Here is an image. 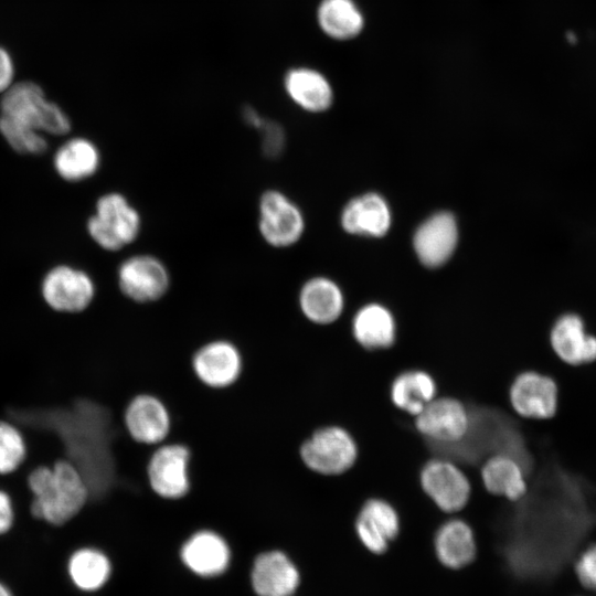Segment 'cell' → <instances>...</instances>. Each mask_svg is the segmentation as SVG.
I'll list each match as a JSON object with an SVG mask.
<instances>
[{
  "instance_id": "19",
  "label": "cell",
  "mask_w": 596,
  "mask_h": 596,
  "mask_svg": "<svg viewBox=\"0 0 596 596\" xmlns=\"http://www.w3.org/2000/svg\"><path fill=\"white\" fill-rule=\"evenodd\" d=\"M457 241L458 228L455 217L448 212H439L417 228L414 235V249L422 264L438 267L450 258Z\"/></svg>"
},
{
  "instance_id": "26",
  "label": "cell",
  "mask_w": 596,
  "mask_h": 596,
  "mask_svg": "<svg viewBox=\"0 0 596 596\" xmlns=\"http://www.w3.org/2000/svg\"><path fill=\"white\" fill-rule=\"evenodd\" d=\"M100 162L97 145L83 137L66 140L57 148L53 158L55 171L68 182H79L95 175Z\"/></svg>"
},
{
  "instance_id": "27",
  "label": "cell",
  "mask_w": 596,
  "mask_h": 596,
  "mask_svg": "<svg viewBox=\"0 0 596 596\" xmlns=\"http://www.w3.org/2000/svg\"><path fill=\"white\" fill-rule=\"evenodd\" d=\"M436 396L437 385L434 377L421 369H408L398 373L390 387L393 405L413 417Z\"/></svg>"
},
{
  "instance_id": "15",
  "label": "cell",
  "mask_w": 596,
  "mask_h": 596,
  "mask_svg": "<svg viewBox=\"0 0 596 596\" xmlns=\"http://www.w3.org/2000/svg\"><path fill=\"white\" fill-rule=\"evenodd\" d=\"M124 425L136 443L155 447L164 443L171 430V415L166 403L155 394H136L126 405Z\"/></svg>"
},
{
  "instance_id": "34",
  "label": "cell",
  "mask_w": 596,
  "mask_h": 596,
  "mask_svg": "<svg viewBox=\"0 0 596 596\" xmlns=\"http://www.w3.org/2000/svg\"><path fill=\"white\" fill-rule=\"evenodd\" d=\"M14 66L10 54L0 46V94L13 84Z\"/></svg>"
},
{
  "instance_id": "24",
  "label": "cell",
  "mask_w": 596,
  "mask_h": 596,
  "mask_svg": "<svg viewBox=\"0 0 596 596\" xmlns=\"http://www.w3.org/2000/svg\"><path fill=\"white\" fill-rule=\"evenodd\" d=\"M341 225L351 234L380 237L385 235L391 226V211L380 194L366 193L344 206Z\"/></svg>"
},
{
  "instance_id": "22",
  "label": "cell",
  "mask_w": 596,
  "mask_h": 596,
  "mask_svg": "<svg viewBox=\"0 0 596 596\" xmlns=\"http://www.w3.org/2000/svg\"><path fill=\"white\" fill-rule=\"evenodd\" d=\"M351 332L362 348L381 350L394 344L397 323L389 308L370 302L362 306L352 317Z\"/></svg>"
},
{
  "instance_id": "10",
  "label": "cell",
  "mask_w": 596,
  "mask_h": 596,
  "mask_svg": "<svg viewBox=\"0 0 596 596\" xmlns=\"http://www.w3.org/2000/svg\"><path fill=\"white\" fill-rule=\"evenodd\" d=\"M40 292L51 310L70 315L86 311L97 298L91 275L70 265L52 267L41 283Z\"/></svg>"
},
{
  "instance_id": "1",
  "label": "cell",
  "mask_w": 596,
  "mask_h": 596,
  "mask_svg": "<svg viewBox=\"0 0 596 596\" xmlns=\"http://www.w3.org/2000/svg\"><path fill=\"white\" fill-rule=\"evenodd\" d=\"M26 481L33 496L31 515L53 526H62L73 520L89 499L85 479L66 459L55 461L52 467L32 469Z\"/></svg>"
},
{
  "instance_id": "16",
  "label": "cell",
  "mask_w": 596,
  "mask_h": 596,
  "mask_svg": "<svg viewBox=\"0 0 596 596\" xmlns=\"http://www.w3.org/2000/svg\"><path fill=\"white\" fill-rule=\"evenodd\" d=\"M512 411L524 418L545 419L555 414L557 387L553 379L533 370L518 373L509 387Z\"/></svg>"
},
{
  "instance_id": "14",
  "label": "cell",
  "mask_w": 596,
  "mask_h": 596,
  "mask_svg": "<svg viewBox=\"0 0 596 596\" xmlns=\"http://www.w3.org/2000/svg\"><path fill=\"white\" fill-rule=\"evenodd\" d=\"M353 531L359 543L370 553L382 555L401 534V518L396 508L385 499L372 497L359 509Z\"/></svg>"
},
{
  "instance_id": "8",
  "label": "cell",
  "mask_w": 596,
  "mask_h": 596,
  "mask_svg": "<svg viewBox=\"0 0 596 596\" xmlns=\"http://www.w3.org/2000/svg\"><path fill=\"white\" fill-rule=\"evenodd\" d=\"M249 565L248 583L255 596H296L301 586L300 568L284 546L259 549Z\"/></svg>"
},
{
  "instance_id": "20",
  "label": "cell",
  "mask_w": 596,
  "mask_h": 596,
  "mask_svg": "<svg viewBox=\"0 0 596 596\" xmlns=\"http://www.w3.org/2000/svg\"><path fill=\"white\" fill-rule=\"evenodd\" d=\"M66 572L76 589L91 594L106 587L113 576L114 564L105 547L85 543L68 555Z\"/></svg>"
},
{
  "instance_id": "21",
  "label": "cell",
  "mask_w": 596,
  "mask_h": 596,
  "mask_svg": "<svg viewBox=\"0 0 596 596\" xmlns=\"http://www.w3.org/2000/svg\"><path fill=\"white\" fill-rule=\"evenodd\" d=\"M284 88L291 102L308 113L326 111L333 102V89L329 79L311 67L289 70L284 78Z\"/></svg>"
},
{
  "instance_id": "28",
  "label": "cell",
  "mask_w": 596,
  "mask_h": 596,
  "mask_svg": "<svg viewBox=\"0 0 596 596\" xmlns=\"http://www.w3.org/2000/svg\"><path fill=\"white\" fill-rule=\"evenodd\" d=\"M321 31L337 41L356 38L364 29V15L354 0H321L317 8Z\"/></svg>"
},
{
  "instance_id": "11",
  "label": "cell",
  "mask_w": 596,
  "mask_h": 596,
  "mask_svg": "<svg viewBox=\"0 0 596 596\" xmlns=\"http://www.w3.org/2000/svg\"><path fill=\"white\" fill-rule=\"evenodd\" d=\"M419 482L426 496L447 515L459 514L471 492L470 480L465 470L443 456H434L424 464Z\"/></svg>"
},
{
  "instance_id": "32",
  "label": "cell",
  "mask_w": 596,
  "mask_h": 596,
  "mask_svg": "<svg viewBox=\"0 0 596 596\" xmlns=\"http://www.w3.org/2000/svg\"><path fill=\"white\" fill-rule=\"evenodd\" d=\"M576 574L581 583L596 590V545L586 549L576 562Z\"/></svg>"
},
{
  "instance_id": "4",
  "label": "cell",
  "mask_w": 596,
  "mask_h": 596,
  "mask_svg": "<svg viewBox=\"0 0 596 596\" xmlns=\"http://www.w3.org/2000/svg\"><path fill=\"white\" fill-rule=\"evenodd\" d=\"M116 277L123 299L136 306H151L166 300L172 287L168 265L151 253H136L124 258Z\"/></svg>"
},
{
  "instance_id": "35",
  "label": "cell",
  "mask_w": 596,
  "mask_h": 596,
  "mask_svg": "<svg viewBox=\"0 0 596 596\" xmlns=\"http://www.w3.org/2000/svg\"><path fill=\"white\" fill-rule=\"evenodd\" d=\"M0 596H13L11 589L3 582H0Z\"/></svg>"
},
{
  "instance_id": "5",
  "label": "cell",
  "mask_w": 596,
  "mask_h": 596,
  "mask_svg": "<svg viewBox=\"0 0 596 596\" xmlns=\"http://www.w3.org/2000/svg\"><path fill=\"white\" fill-rule=\"evenodd\" d=\"M175 550L182 567L203 581L224 576L233 565L236 551L224 533L211 526L192 530Z\"/></svg>"
},
{
  "instance_id": "3",
  "label": "cell",
  "mask_w": 596,
  "mask_h": 596,
  "mask_svg": "<svg viewBox=\"0 0 596 596\" xmlns=\"http://www.w3.org/2000/svg\"><path fill=\"white\" fill-rule=\"evenodd\" d=\"M140 211L120 192L100 195L94 214L87 221V232L94 243L106 252H119L134 244L142 232Z\"/></svg>"
},
{
  "instance_id": "30",
  "label": "cell",
  "mask_w": 596,
  "mask_h": 596,
  "mask_svg": "<svg viewBox=\"0 0 596 596\" xmlns=\"http://www.w3.org/2000/svg\"><path fill=\"white\" fill-rule=\"evenodd\" d=\"M0 134L19 153L41 155L47 149L45 135L14 125L0 117Z\"/></svg>"
},
{
  "instance_id": "6",
  "label": "cell",
  "mask_w": 596,
  "mask_h": 596,
  "mask_svg": "<svg viewBox=\"0 0 596 596\" xmlns=\"http://www.w3.org/2000/svg\"><path fill=\"white\" fill-rule=\"evenodd\" d=\"M256 226L266 245L283 249L301 240L306 220L299 205L283 190L267 188L257 200Z\"/></svg>"
},
{
  "instance_id": "25",
  "label": "cell",
  "mask_w": 596,
  "mask_h": 596,
  "mask_svg": "<svg viewBox=\"0 0 596 596\" xmlns=\"http://www.w3.org/2000/svg\"><path fill=\"white\" fill-rule=\"evenodd\" d=\"M551 345L570 364H583L596 359V338L585 331L583 320L567 313L560 317L551 330Z\"/></svg>"
},
{
  "instance_id": "2",
  "label": "cell",
  "mask_w": 596,
  "mask_h": 596,
  "mask_svg": "<svg viewBox=\"0 0 596 596\" xmlns=\"http://www.w3.org/2000/svg\"><path fill=\"white\" fill-rule=\"evenodd\" d=\"M0 117L43 135L63 136L71 130L66 113L50 102L38 84L29 81L12 84L2 94Z\"/></svg>"
},
{
  "instance_id": "23",
  "label": "cell",
  "mask_w": 596,
  "mask_h": 596,
  "mask_svg": "<svg viewBox=\"0 0 596 596\" xmlns=\"http://www.w3.org/2000/svg\"><path fill=\"white\" fill-rule=\"evenodd\" d=\"M479 475L486 491L510 502L519 501L528 491L525 471L520 462L510 456H489L481 464Z\"/></svg>"
},
{
  "instance_id": "12",
  "label": "cell",
  "mask_w": 596,
  "mask_h": 596,
  "mask_svg": "<svg viewBox=\"0 0 596 596\" xmlns=\"http://www.w3.org/2000/svg\"><path fill=\"white\" fill-rule=\"evenodd\" d=\"M191 366L201 384L212 390H225L241 377L243 356L233 341L215 338L194 351Z\"/></svg>"
},
{
  "instance_id": "33",
  "label": "cell",
  "mask_w": 596,
  "mask_h": 596,
  "mask_svg": "<svg viewBox=\"0 0 596 596\" xmlns=\"http://www.w3.org/2000/svg\"><path fill=\"white\" fill-rule=\"evenodd\" d=\"M14 524V509L11 497L0 489V538L8 534Z\"/></svg>"
},
{
  "instance_id": "31",
  "label": "cell",
  "mask_w": 596,
  "mask_h": 596,
  "mask_svg": "<svg viewBox=\"0 0 596 596\" xmlns=\"http://www.w3.org/2000/svg\"><path fill=\"white\" fill-rule=\"evenodd\" d=\"M260 150L267 159H278L286 147V132L281 124L264 118L258 127Z\"/></svg>"
},
{
  "instance_id": "9",
  "label": "cell",
  "mask_w": 596,
  "mask_h": 596,
  "mask_svg": "<svg viewBox=\"0 0 596 596\" xmlns=\"http://www.w3.org/2000/svg\"><path fill=\"white\" fill-rule=\"evenodd\" d=\"M191 450L180 441H164L155 446L148 462L147 478L152 492L163 500L184 498L191 488Z\"/></svg>"
},
{
  "instance_id": "17",
  "label": "cell",
  "mask_w": 596,
  "mask_h": 596,
  "mask_svg": "<svg viewBox=\"0 0 596 596\" xmlns=\"http://www.w3.org/2000/svg\"><path fill=\"white\" fill-rule=\"evenodd\" d=\"M433 550L441 565L450 570H461L476 558V531L464 518L449 515L433 533Z\"/></svg>"
},
{
  "instance_id": "13",
  "label": "cell",
  "mask_w": 596,
  "mask_h": 596,
  "mask_svg": "<svg viewBox=\"0 0 596 596\" xmlns=\"http://www.w3.org/2000/svg\"><path fill=\"white\" fill-rule=\"evenodd\" d=\"M469 411L458 398L438 395L414 417L416 430L428 441L439 445L459 443L469 428Z\"/></svg>"
},
{
  "instance_id": "7",
  "label": "cell",
  "mask_w": 596,
  "mask_h": 596,
  "mask_svg": "<svg viewBox=\"0 0 596 596\" xmlns=\"http://www.w3.org/2000/svg\"><path fill=\"white\" fill-rule=\"evenodd\" d=\"M299 455L302 464L312 472L338 476L354 465L358 445L344 427L323 425L302 440Z\"/></svg>"
},
{
  "instance_id": "18",
  "label": "cell",
  "mask_w": 596,
  "mask_h": 596,
  "mask_svg": "<svg viewBox=\"0 0 596 596\" xmlns=\"http://www.w3.org/2000/svg\"><path fill=\"white\" fill-rule=\"evenodd\" d=\"M295 302L305 320L320 327L330 326L340 320L345 306L341 288L324 276L306 280L300 286Z\"/></svg>"
},
{
  "instance_id": "29",
  "label": "cell",
  "mask_w": 596,
  "mask_h": 596,
  "mask_svg": "<svg viewBox=\"0 0 596 596\" xmlns=\"http://www.w3.org/2000/svg\"><path fill=\"white\" fill-rule=\"evenodd\" d=\"M26 445L19 428L6 421H0V475L15 471L24 461Z\"/></svg>"
}]
</instances>
